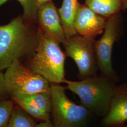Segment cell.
Wrapping results in <instances>:
<instances>
[{
  "instance_id": "cell-15",
  "label": "cell",
  "mask_w": 127,
  "mask_h": 127,
  "mask_svg": "<svg viewBox=\"0 0 127 127\" xmlns=\"http://www.w3.org/2000/svg\"><path fill=\"white\" fill-rule=\"evenodd\" d=\"M9 0H0V6ZM23 8L22 15L24 20L31 24H37V12L39 5L36 0H17Z\"/></svg>"
},
{
  "instance_id": "cell-17",
  "label": "cell",
  "mask_w": 127,
  "mask_h": 127,
  "mask_svg": "<svg viewBox=\"0 0 127 127\" xmlns=\"http://www.w3.org/2000/svg\"><path fill=\"white\" fill-rule=\"evenodd\" d=\"M13 102L11 98L0 99V127H8Z\"/></svg>"
},
{
  "instance_id": "cell-19",
  "label": "cell",
  "mask_w": 127,
  "mask_h": 127,
  "mask_svg": "<svg viewBox=\"0 0 127 127\" xmlns=\"http://www.w3.org/2000/svg\"><path fill=\"white\" fill-rule=\"evenodd\" d=\"M36 127H54L53 124L51 121H41V123L36 124Z\"/></svg>"
},
{
  "instance_id": "cell-20",
  "label": "cell",
  "mask_w": 127,
  "mask_h": 127,
  "mask_svg": "<svg viewBox=\"0 0 127 127\" xmlns=\"http://www.w3.org/2000/svg\"><path fill=\"white\" fill-rule=\"evenodd\" d=\"M122 0V10L127 9V0Z\"/></svg>"
},
{
  "instance_id": "cell-12",
  "label": "cell",
  "mask_w": 127,
  "mask_h": 127,
  "mask_svg": "<svg viewBox=\"0 0 127 127\" xmlns=\"http://www.w3.org/2000/svg\"><path fill=\"white\" fill-rule=\"evenodd\" d=\"M14 102H26L41 109L46 113L51 114L52 99L50 91L30 94H17L10 96Z\"/></svg>"
},
{
  "instance_id": "cell-2",
  "label": "cell",
  "mask_w": 127,
  "mask_h": 127,
  "mask_svg": "<svg viewBox=\"0 0 127 127\" xmlns=\"http://www.w3.org/2000/svg\"><path fill=\"white\" fill-rule=\"evenodd\" d=\"M116 82L103 75L88 77L80 81L64 79L63 82L66 84L65 89L79 96L81 105L91 114L102 118L109 112Z\"/></svg>"
},
{
  "instance_id": "cell-1",
  "label": "cell",
  "mask_w": 127,
  "mask_h": 127,
  "mask_svg": "<svg viewBox=\"0 0 127 127\" xmlns=\"http://www.w3.org/2000/svg\"><path fill=\"white\" fill-rule=\"evenodd\" d=\"M37 24L24 20L22 15L7 25H0V71L6 69L14 61H26L34 54L39 38Z\"/></svg>"
},
{
  "instance_id": "cell-10",
  "label": "cell",
  "mask_w": 127,
  "mask_h": 127,
  "mask_svg": "<svg viewBox=\"0 0 127 127\" xmlns=\"http://www.w3.org/2000/svg\"><path fill=\"white\" fill-rule=\"evenodd\" d=\"M127 122V84L117 86L109 112L102 121L106 127H121Z\"/></svg>"
},
{
  "instance_id": "cell-5",
  "label": "cell",
  "mask_w": 127,
  "mask_h": 127,
  "mask_svg": "<svg viewBox=\"0 0 127 127\" xmlns=\"http://www.w3.org/2000/svg\"><path fill=\"white\" fill-rule=\"evenodd\" d=\"M5 85L10 97L14 94H30L50 91V83L15 60L4 73Z\"/></svg>"
},
{
  "instance_id": "cell-4",
  "label": "cell",
  "mask_w": 127,
  "mask_h": 127,
  "mask_svg": "<svg viewBox=\"0 0 127 127\" xmlns=\"http://www.w3.org/2000/svg\"><path fill=\"white\" fill-rule=\"evenodd\" d=\"M65 88L50 83L52 99L51 116L54 127H83L87 124L91 113L81 104H76L65 93Z\"/></svg>"
},
{
  "instance_id": "cell-18",
  "label": "cell",
  "mask_w": 127,
  "mask_h": 127,
  "mask_svg": "<svg viewBox=\"0 0 127 127\" xmlns=\"http://www.w3.org/2000/svg\"><path fill=\"white\" fill-rule=\"evenodd\" d=\"M9 97L5 85L4 73L0 71V99H9Z\"/></svg>"
},
{
  "instance_id": "cell-14",
  "label": "cell",
  "mask_w": 127,
  "mask_h": 127,
  "mask_svg": "<svg viewBox=\"0 0 127 127\" xmlns=\"http://www.w3.org/2000/svg\"><path fill=\"white\" fill-rule=\"evenodd\" d=\"M36 123L32 116L19 105L13 106L8 127H34Z\"/></svg>"
},
{
  "instance_id": "cell-13",
  "label": "cell",
  "mask_w": 127,
  "mask_h": 127,
  "mask_svg": "<svg viewBox=\"0 0 127 127\" xmlns=\"http://www.w3.org/2000/svg\"><path fill=\"white\" fill-rule=\"evenodd\" d=\"M85 4L94 12L106 18L122 10V0H85Z\"/></svg>"
},
{
  "instance_id": "cell-9",
  "label": "cell",
  "mask_w": 127,
  "mask_h": 127,
  "mask_svg": "<svg viewBox=\"0 0 127 127\" xmlns=\"http://www.w3.org/2000/svg\"><path fill=\"white\" fill-rule=\"evenodd\" d=\"M37 25L41 31L59 41L60 43H63L66 41L58 9L52 1L39 5Z\"/></svg>"
},
{
  "instance_id": "cell-6",
  "label": "cell",
  "mask_w": 127,
  "mask_h": 127,
  "mask_svg": "<svg viewBox=\"0 0 127 127\" xmlns=\"http://www.w3.org/2000/svg\"><path fill=\"white\" fill-rule=\"evenodd\" d=\"M123 19L119 12L107 18L104 33L99 40L94 41V48L98 70L102 75L118 82V76L112 63L114 43L121 35Z\"/></svg>"
},
{
  "instance_id": "cell-8",
  "label": "cell",
  "mask_w": 127,
  "mask_h": 127,
  "mask_svg": "<svg viewBox=\"0 0 127 127\" xmlns=\"http://www.w3.org/2000/svg\"><path fill=\"white\" fill-rule=\"evenodd\" d=\"M107 18L94 12L86 5L81 4L74 19L77 34L92 41L104 32Z\"/></svg>"
},
{
  "instance_id": "cell-3",
  "label": "cell",
  "mask_w": 127,
  "mask_h": 127,
  "mask_svg": "<svg viewBox=\"0 0 127 127\" xmlns=\"http://www.w3.org/2000/svg\"><path fill=\"white\" fill-rule=\"evenodd\" d=\"M38 43L34 54L27 60V67L52 84L63 83L65 79L66 55L60 42L39 28Z\"/></svg>"
},
{
  "instance_id": "cell-7",
  "label": "cell",
  "mask_w": 127,
  "mask_h": 127,
  "mask_svg": "<svg viewBox=\"0 0 127 127\" xmlns=\"http://www.w3.org/2000/svg\"><path fill=\"white\" fill-rule=\"evenodd\" d=\"M95 41L77 33L66 39L63 43L66 56L71 58L77 65L80 80L97 75Z\"/></svg>"
},
{
  "instance_id": "cell-21",
  "label": "cell",
  "mask_w": 127,
  "mask_h": 127,
  "mask_svg": "<svg viewBox=\"0 0 127 127\" xmlns=\"http://www.w3.org/2000/svg\"><path fill=\"white\" fill-rule=\"evenodd\" d=\"M37 3H38L39 5L42 4L43 3H46V2H50L52 1V0H36Z\"/></svg>"
},
{
  "instance_id": "cell-16",
  "label": "cell",
  "mask_w": 127,
  "mask_h": 127,
  "mask_svg": "<svg viewBox=\"0 0 127 127\" xmlns=\"http://www.w3.org/2000/svg\"><path fill=\"white\" fill-rule=\"evenodd\" d=\"M15 103L24 109L33 118L40 120L41 121H51V114L46 113L45 111L26 102L18 101Z\"/></svg>"
},
{
  "instance_id": "cell-11",
  "label": "cell",
  "mask_w": 127,
  "mask_h": 127,
  "mask_svg": "<svg viewBox=\"0 0 127 127\" xmlns=\"http://www.w3.org/2000/svg\"><path fill=\"white\" fill-rule=\"evenodd\" d=\"M81 4L78 0H63L58 9L60 18L66 39L77 34L74 28V19Z\"/></svg>"
},
{
  "instance_id": "cell-22",
  "label": "cell",
  "mask_w": 127,
  "mask_h": 127,
  "mask_svg": "<svg viewBox=\"0 0 127 127\" xmlns=\"http://www.w3.org/2000/svg\"></svg>"
}]
</instances>
